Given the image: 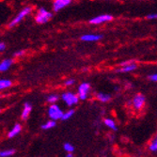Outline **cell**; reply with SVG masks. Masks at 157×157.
Returning <instances> with one entry per match:
<instances>
[{"label": "cell", "mask_w": 157, "mask_h": 157, "mask_svg": "<svg viewBox=\"0 0 157 157\" xmlns=\"http://www.w3.org/2000/svg\"><path fill=\"white\" fill-rule=\"evenodd\" d=\"M52 18H53L52 11L48 10L45 8H40L35 14V21L39 25H44L49 22Z\"/></svg>", "instance_id": "cell-1"}, {"label": "cell", "mask_w": 157, "mask_h": 157, "mask_svg": "<svg viewBox=\"0 0 157 157\" xmlns=\"http://www.w3.org/2000/svg\"><path fill=\"white\" fill-rule=\"evenodd\" d=\"M33 11V7L31 6H26L24 9H22V10L17 14V15L14 17L9 24V27H14L16 26L18 24H20L26 16H28L29 14H31V12Z\"/></svg>", "instance_id": "cell-2"}, {"label": "cell", "mask_w": 157, "mask_h": 157, "mask_svg": "<svg viewBox=\"0 0 157 157\" xmlns=\"http://www.w3.org/2000/svg\"><path fill=\"white\" fill-rule=\"evenodd\" d=\"M61 99H62V101L66 104V105H68L70 107L76 105L78 104V102H79L78 95L76 93L72 92V91L64 92L61 95Z\"/></svg>", "instance_id": "cell-3"}, {"label": "cell", "mask_w": 157, "mask_h": 157, "mask_svg": "<svg viewBox=\"0 0 157 157\" xmlns=\"http://www.w3.org/2000/svg\"><path fill=\"white\" fill-rule=\"evenodd\" d=\"M47 113H48V116H49L50 120L56 121L61 120V117L63 115V110L56 104H52V105H50Z\"/></svg>", "instance_id": "cell-4"}, {"label": "cell", "mask_w": 157, "mask_h": 157, "mask_svg": "<svg viewBox=\"0 0 157 157\" xmlns=\"http://www.w3.org/2000/svg\"><path fill=\"white\" fill-rule=\"evenodd\" d=\"M133 106V108L136 111H140L141 109H143L145 105H146V97L141 94V93H137L134 96V98L132 99V102L130 103Z\"/></svg>", "instance_id": "cell-5"}, {"label": "cell", "mask_w": 157, "mask_h": 157, "mask_svg": "<svg viewBox=\"0 0 157 157\" xmlns=\"http://www.w3.org/2000/svg\"><path fill=\"white\" fill-rule=\"evenodd\" d=\"M90 90H91V87H90V83L84 82L81 85H79V87H78V93H77L79 100H87L88 97H89V95H90Z\"/></svg>", "instance_id": "cell-6"}, {"label": "cell", "mask_w": 157, "mask_h": 157, "mask_svg": "<svg viewBox=\"0 0 157 157\" xmlns=\"http://www.w3.org/2000/svg\"><path fill=\"white\" fill-rule=\"evenodd\" d=\"M137 68V65L135 63L134 60H128L124 61L121 64V68L117 70L118 73H131Z\"/></svg>", "instance_id": "cell-7"}, {"label": "cell", "mask_w": 157, "mask_h": 157, "mask_svg": "<svg viewBox=\"0 0 157 157\" xmlns=\"http://www.w3.org/2000/svg\"><path fill=\"white\" fill-rule=\"evenodd\" d=\"M113 20V16L110 14H101V15H98L93 17L92 19L90 20V24L91 25H102L105 23L111 22Z\"/></svg>", "instance_id": "cell-8"}, {"label": "cell", "mask_w": 157, "mask_h": 157, "mask_svg": "<svg viewBox=\"0 0 157 157\" xmlns=\"http://www.w3.org/2000/svg\"><path fill=\"white\" fill-rule=\"evenodd\" d=\"M73 2V0H54L53 1V10L54 11L58 12L64 8L68 7L71 3Z\"/></svg>", "instance_id": "cell-9"}, {"label": "cell", "mask_w": 157, "mask_h": 157, "mask_svg": "<svg viewBox=\"0 0 157 157\" xmlns=\"http://www.w3.org/2000/svg\"><path fill=\"white\" fill-rule=\"evenodd\" d=\"M102 38H103L102 35H98V34H85L81 37V40L92 42V41H98Z\"/></svg>", "instance_id": "cell-10"}, {"label": "cell", "mask_w": 157, "mask_h": 157, "mask_svg": "<svg viewBox=\"0 0 157 157\" xmlns=\"http://www.w3.org/2000/svg\"><path fill=\"white\" fill-rule=\"evenodd\" d=\"M32 111V105L31 104L29 103H25L24 105V108H23V111H22V115H21V118L23 121H25L28 119V117H29L30 113Z\"/></svg>", "instance_id": "cell-11"}, {"label": "cell", "mask_w": 157, "mask_h": 157, "mask_svg": "<svg viewBox=\"0 0 157 157\" xmlns=\"http://www.w3.org/2000/svg\"><path fill=\"white\" fill-rule=\"evenodd\" d=\"M13 60L11 59H6L2 61H0V73H4L11 67Z\"/></svg>", "instance_id": "cell-12"}, {"label": "cell", "mask_w": 157, "mask_h": 157, "mask_svg": "<svg viewBox=\"0 0 157 157\" xmlns=\"http://www.w3.org/2000/svg\"><path fill=\"white\" fill-rule=\"evenodd\" d=\"M21 131H22V126H21V124L17 123L10 130V132L8 134V137L9 138H13L14 136H16L17 135H19L21 133Z\"/></svg>", "instance_id": "cell-13"}, {"label": "cell", "mask_w": 157, "mask_h": 157, "mask_svg": "<svg viewBox=\"0 0 157 157\" xmlns=\"http://www.w3.org/2000/svg\"><path fill=\"white\" fill-rule=\"evenodd\" d=\"M96 100L101 103H107L111 100V95L106 94V93H103V92H98L96 95Z\"/></svg>", "instance_id": "cell-14"}, {"label": "cell", "mask_w": 157, "mask_h": 157, "mask_svg": "<svg viewBox=\"0 0 157 157\" xmlns=\"http://www.w3.org/2000/svg\"><path fill=\"white\" fill-rule=\"evenodd\" d=\"M104 123L107 128H109V129H111L113 131H117V124H116V122L114 120L106 118V119L104 120Z\"/></svg>", "instance_id": "cell-15"}, {"label": "cell", "mask_w": 157, "mask_h": 157, "mask_svg": "<svg viewBox=\"0 0 157 157\" xmlns=\"http://www.w3.org/2000/svg\"><path fill=\"white\" fill-rule=\"evenodd\" d=\"M12 86V82L9 79H0V90H4Z\"/></svg>", "instance_id": "cell-16"}, {"label": "cell", "mask_w": 157, "mask_h": 157, "mask_svg": "<svg viewBox=\"0 0 157 157\" xmlns=\"http://www.w3.org/2000/svg\"><path fill=\"white\" fill-rule=\"evenodd\" d=\"M56 125V121L50 120V121H46L45 123H44L41 125V129L42 130H50V129H52V128H54Z\"/></svg>", "instance_id": "cell-17"}, {"label": "cell", "mask_w": 157, "mask_h": 157, "mask_svg": "<svg viewBox=\"0 0 157 157\" xmlns=\"http://www.w3.org/2000/svg\"><path fill=\"white\" fill-rule=\"evenodd\" d=\"M75 115V109H69L66 112H63V115L61 117L62 121H68Z\"/></svg>", "instance_id": "cell-18"}, {"label": "cell", "mask_w": 157, "mask_h": 157, "mask_svg": "<svg viewBox=\"0 0 157 157\" xmlns=\"http://www.w3.org/2000/svg\"><path fill=\"white\" fill-rule=\"evenodd\" d=\"M149 151L152 153H156L157 151V138L154 137L149 145Z\"/></svg>", "instance_id": "cell-19"}, {"label": "cell", "mask_w": 157, "mask_h": 157, "mask_svg": "<svg viewBox=\"0 0 157 157\" xmlns=\"http://www.w3.org/2000/svg\"><path fill=\"white\" fill-rule=\"evenodd\" d=\"M14 153H15V150H13V149L0 151V157H10V156H12Z\"/></svg>", "instance_id": "cell-20"}, {"label": "cell", "mask_w": 157, "mask_h": 157, "mask_svg": "<svg viewBox=\"0 0 157 157\" xmlns=\"http://www.w3.org/2000/svg\"><path fill=\"white\" fill-rule=\"evenodd\" d=\"M59 100V96L58 95V94H50L48 97H47V100L46 101L50 104V105H52V104H56V102H58Z\"/></svg>", "instance_id": "cell-21"}, {"label": "cell", "mask_w": 157, "mask_h": 157, "mask_svg": "<svg viewBox=\"0 0 157 157\" xmlns=\"http://www.w3.org/2000/svg\"><path fill=\"white\" fill-rule=\"evenodd\" d=\"M63 149L66 152H74L75 151V147L71 143H65L63 146Z\"/></svg>", "instance_id": "cell-22"}, {"label": "cell", "mask_w": 157, "mask_h": 157, "mask_svg": "<svg viewBox=\"0 0 157 157\" xmlns=\"http://www.w3.org/2000/svg\"><path fill=\"white\" fill-rule=\"evenodd\" d=\"M75 84V80L74 78H70V79H67L64 83V85L66 87H71V86H74Z\"/></svg>", "instance_id": "cell-23"}, {"label": "cell", "mask_w": 157, "mask_h": 157, "mask_svg": "<svg viewBox=\"0 0 157 157\" xmlns=\"http://www.w3.org/2000/svg\"><path fill=\"white\" fill-rule=\"evenodd\" d=\"M25 50H19V51H17V52L14 53L13 56H15V58H20V56H25Z\"/></svg>", "instance_id": "cell-24"}, {"label": "cell", "mask_w": 157, "mask_h": 157, "mask_svg": "<svg viewBox=\"0 0 157 157\" xmlns=\"http://www.w3.org/2000/svg\"><path fill=\"white\" fill-rule=\"evenodd\" d=\"M149 79H150L151 81L156 82V81H157V75H156V74H152V75H149Z\"/></svg>", "instance_id": "cell-25"}, {"label": "cell", "mask_w": 157, "mask_h": 157, "mask_svg": "<svg viewBox=\"0 0 157 157\" xmlns=\"http://www.w3.org/2000/svg\"><path fill=\"white\" fill-rule=\"evenodd\" d=\"M157 18V14L156 13H151L147 16V19L149 20H152V19H156Z\"/></svg>", "instance_id": "cell-26"}, {"label": "cell", "mask_w": 157, "mask_h": 157, "mask_svg": "<svg viewBox=\"0 0 157 157\" xmlns=\"http://www.w3.org/2000/svg\"><path fill=\"white\" fill-rule=\"evenodd\" d=\"M5 49H6V45H5V44H4V42H0V53L4 52V51H5Z\"/></svg>", "instance_id": "cell-27"}, {"label": "cell", "mask_w": 157, "mask_h": 157, "mask_svg": "<svg viewBox=\"0 0 157 157\" xmlns=\"http://www.w3.org/2000/svg\"><path fill=\"white\" fill-rule=\"evenodd\" d=\"M74 155H73V153L72 152H68V154H67V157H73Z\"/></svg>", "instance_id": "cell-28"}, {"label": "cell", "mask_w": 157, "mask_h": 157, "mask_svg": "<svg viewBox=\"0 0 157 157\" xmlns=\"http://www.w3.org/2000/svg\"><path fill=\"white\" fill-rule=\"evenodd\" d=\"M0 113H1V109H0Z\"/></svg>", "instance_id": "cell-29"}, {"label": "cell", "mask_w": 157, "mask_h": 157, "mask_svg": "<svg viewBox=\"0 0 157 157\" xmlns=\"http://www.w3.org/2000/svg\"><path fill=\"white\" fill-rule=\"evenodd\" d=\"M0 1H1V0H0Z\"/></svg>", "instance_id": "cell-30"}]
</instances>
